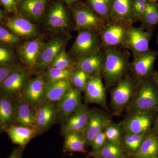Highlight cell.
<instances>
[{
	"instance_id": "obj_1",
	"label": "cell",
	"mask_w": 158,
	"mask_h": 158,
	"mask_svg": "<svg viewBox=\"0 0 158 158\" xmlns=\"http://www.w3.org/2000/svg\"><path fill=\"white\" fill-rule=\"evenodd\" d=\"M105 59L102 76L107 89L114 87L126 76L129 70V56L126 51L118 47L103 48Z\"/></svg>"
},
{
	"instance_id": "obj_2",
	"label": "cell",
	"mask_w": 158,
	"mask_h": 158,
	"mask_svg": "<svg viewBox=\"0 0 158 158\" xmlns=\"http://www.w3.org/2000/svg\"><path fill=\"white\" fill-rule=\"evenodd\" d=\"M129 113H158V87L151 77L137 81L135 93L128 106Z\"/></svg>"
},
{
	"instance_id": "obj_3",
	"label": "cell",
	"mask_w": 158,
	"mask_h": 158,
	"mask_svg": "<svg viewBox=\"0 0 158 158\" xmlns=\"http://www.w3.org/2000/svg\"><path fill=\"white\" fill-rule=\"evenodd\" d=\"M77 31V36L70 51L71 54L76 58L77 60L102 50L98 33L89 30Z\"/></svg>"
},
{
	"instance_id": "obj_4",
	"label": "cell",
	"mask_w": 158,
	"mask_h": 158,
	"mask_svg": "<svg viewBox=\"0 0 158 158\" xmlns=\"http://www.w3.org/2000/svg\"><path fill=\"white\" fill-rule=\"evenodd\" d=\"M137 82L134 77L127 75L112 90L111 106L116 114H119L129 105L134 96Z\"/></svg>"
},
{
	"instance_id": "obj_5",
	"label": "cell",
	"mask_w": 158,
	"mask_h": 158,
	"mask_svg": "<svg viewBox=\"0 0 158 158\" xmlns=\"http://www.w3.org/2000/svg\"><path fill=\"white\" fill-rule=\"evenodd\" d=\"M77 31L89 30L99 33L108 22L99 16L86 4L79 3L71 8Z\"/></svg>"
},
{
	"instance_id": "obj_6",
	"label": "cell",
	"mask_w": 158,
	"mask_h": 158,
	"mask_svg": "<svg viewBox=\"0 0 158 158\" xmlns=\"http://www.w3.org/2000/svg\"><path fill=\"white\" fill-rule=\"evenodd\" d=\"M130 25L120 22L109 21L107 23L99 33L102 48L124 47Z\"/></svg>"
},
{
	"instance_id": "obj_7",
	"label": "cell",
	"mask_w": 158,
	"mask_h": 158,
	"mask_svg": "<svg viewBox=\"0 0 158 158\" xmlns=\"http://www.w3.org/2000/svg\"><path fill=\"white\" fill-rule=\"evenodd\" d=\"M69 38L66 35L63 34L57 35L45 44L37 63L33 69L34 71L38 73H42L48 68L59 53L65 49Z\"/></svg>"
},
{
	"instance_id": "obj_8",
	"label": "cell",
	"mask_w": 158,
	"mask_h": 158,
	"mask_svg": "<svg viewBox=\"0 0 158 158\" xmlns=\"http://www.w3.org/2000/svg\"><path fill=\"white\" fill-rule=\"evenodd\" d=\"M31 73L27 69L19 67L0 84V93L18 99L30 80Z\"/></svg>"
},
{
	"instance_id": "obj_9",
	"label": "cell",
	"mask_w": 158,
	"mask_h": 158,
	"mask_svg": "<svg viewBox=\"0 0 158 158\" xmlns=\"http://www.w3.org/2000/svg\"><path fill=\"white\" fill-rule=\"evenodd\" d=\"M156 115L148 113H129L121 123L123 131L127 134H147L152 130Z\"/></svg>"
},
{
	"instance_id": "obj_10",
	"label": "cell",
	"mask_w": 158,
	"mask_h": 158,
	"mask_svg": "<svg viewBox=\"0 0 158 158\" xmlns=\"http://www.w3.org/2000/svg\"><path fill=\"white\" fill-rule=\"evenodd\" d=\"M153 32L130 25L127 30L125 47L131 51L133 56L149 51V43Z\"/></svg>"
},
{
	"instance_id": "obj_11",
	"label": "cell",
	"mask_w": 158,
	"mask_h": 158,
	"mask_svg": "<svg viewBox=\"0 0 158 158\" xmlns=\"http://www.w3.org/2000/svg\"><path fill=\"white\" fill-rule=\"evenodd\" d=\"M158 56L157 51L150 49L143 53L133 56L134 59L130 63L129 70L136 81L151 77L155 70V63Z\"/></svg>"
},
{
	"instance_id": "obj_12",
	"label": "cell",
	"mask_w": 158,
	"mask_h": 158,
	"mask_svg": "<svg viewBox=\"0 0 158 158\" xmlns=\"http://www.w3.org/2000/svg\"><path fill=\"white\" fill-rule=\"evenodd\" d=\"M46 24L54 32H63L68 28L69 15L62 2L57 1L51 5L47 14Z\"/></svg>"
},
{
	"instance_id": "obj_13",
	"label": "cell",
	"mask_w": 158,
	"mask_h": 158,
	"mask_svg": "<svg viewBox=\"0 0 158 158\" xmlns=\"http://www.w3.org/2000/svg\"><path fill=\"white\" fill-rule=\"evenodd\" d=\"M90 110L88 106L82 104L62 122L61 134L62 136L69 133H83L89 120Z\"/></svg>"
},
{
	"instance_id": "obj_14",
	"label": "cell",
	"mask_w": 158,
	"mask_h": 158,
	"mask_svg": "<svg viewBox=\"0 0 158 158\" xmlns=\"http://www.w3.org/2000/svg\"><path fill=\"white\" fill-rule=\"evenodd\" d=\"M111 123L103 111L96 108L91 109L88 124L83 133L86 145H91L95 136L103 131Z\"/></svg>"
},
{
	"instance_id": "obj_15",
	"label": "cell",
	"mask_w": 158,
	"mask_h": 158,
	"mask_svg": "<svg viewBox=\"0 0 158 158\" xmlns=\"http://www.w3.org/2000/svg\"><path fill=\"white\" fill-rule=\"evenodd\" d=\"M102 78L101 74L89 76L84 91L85 100L89 103L96 104L108 110L106 89Z\"/></svg>"
},
{
	"instance_id": "obj_16",
	"label": "cell",
	"mask_w": 158,
	"mask_h": 158,
	"mask_svg": "<svg viewBox=\"0 0 158 158\" xmlns=\"http://www.w3.org/2000/svg\"><path fill=\"white\" fill-rule=\"evenodd\" d=\"M57 118V105L56 103H42L36 108L35 130L37 135L49 129Z\"/></svg>"
},
{
	"instance_id": "obj_17",
	"label": "cell",
	"mask_w": 158,
	"mask_h": 158,
	"mask_svg": "<svg viewBox=\"0 0 158 158\" xmlns=\"http://www.w3.org/2000/svg\"><path fill=\"white\" fill-rule=\"evenodd\" d=\"M82 105L81 91L71 87L57 102V118L63 121Z\"/></svg>"
},
{
	"instance_id": "obj_18",
	"label": "cell",
	"mask_w": 158,
	"mask_h": 158,
	"mask_svg": "<svg viewBox=\"0 0 158 158\" xmlns=\"http://www.w3.org/2000/svg\"><path fill=\"white\" fill-rule=\"evenodd\" d=\"M17 108V99L0 93V132L15 126Z\"/></svg>"
},
{
	"instance_id": "obj_19",
	"label": "cell",
	"mask_w": 158,
	"mask_h": 158,
	"mask_svg": "<svg viewBox=\"0 0 158 158\" xmlns=\"http://www.w3.org/2000/svg\"><path fill=\"white\" fill-rule=\"evenodd\" d=\"M44 45L42 38L38 37L23 43L19 48L18 54L23 63L33 69Z\"/></svg>"
},
{
	"instance_id": "obj_20",
	"label": "cell",
	"mask_w": 158,
	"mask_h": 158,
	"mask_svg": "<svg viewBox=\"0 0 158 158\" xmlns=\"http://www.w3.org/2000/svg\"><path fill=\"white\" fill-rule=\"evenodd\" d=\"M45 85L42 75L30 79L21 97L26 102L37 108L42 104Z\"/></svg>"
},
{
	"instance_id": "obj_21",
	"label": "cell",
	"mask_w": 158,
	"mask_h": 158,
	"mask_svg": "<svg viewBox=\"0 0 158 158\" xmlns=\"http://www.w3.org/2000/svg\"><path fill=\"white\" fill-rule=\"evenodd\" d=\"M110 21L130 25L136 22L133 0H113Z\"/></svg>"
},
{
	"instance_id": "obj_22",
	"label": "cell",
	"mask_w": 158,
	"mask_h": 158,
	"mask_svg": "<svg viewBox=\"0 0 158 158\" xmlns=\"http://www.w3.org/2000/svg\"><path fill=\"white\" fill-rule=\"evenodd\" d=\"M105 59L104 51L101 50L77 60L76 67L84 71L89 76L101 74Z\"/></svg>"
},
{
	"instance_id": "obj_23",
	"label": "cell",
	"mask_w": 158,
	"mask_h": 158,
	"mask_svg": "<svg viewBox=\"0 0 158 158\" xmlns=\"http://www.w3.org/2000/svg\"><path fill=\"white\" fill-rule=\"evenodd\" d=\"M6 26L9 31L19 38H33L37 36L36 27L24 16L9 19L6 23Z\"/></svg>"
},
{
	"instance_id": "obj_24",
	"label": "cell",
	"mask_w": 158,
	"mask_h": 158,
	"mask_svg": "<svg viewBox=\"0 0 158 158\" xmlns=\"http://www.w3.org/2000/svg\"><path fill=\"white\" fill-rule=\"evenodd\" d=\"M48 0H24L18 4V9L26 18L38 22L43 17Z\"/></svg>"
},
{
	"instance_id": "obj_25",
	"label": "cell",
	"mask_w": 158,
	"mask_h": 158,
	"mask_svg": "<svg viewBox=\"0 0 158 158\" xmlns=\"http://www.w3.org/2000/svg\"><path fill=\"white\" fill-rule=\"evenodd\" d=\"M71 81L59 80L46 84L42 103L57 102L72 87Z\"/></svg>"
},
{
	"instance_id": "obj_26",
	"label": "cell",
	"mask_w": 158,
	"mask_h": 158,
	"mask_svg": "<svg viewBox=\"0 0 158 158\" xmlns=\"http://www.w3.org/2000/svg\"><path fill=\"white\" fill-rule=\"evenodd\" d=\"M36 109V108L26 102L22 98H18L16 121L15 126L26 127L35 130Z\"/></svg>"
},
{
	"instance_id": "obj_27",
	"label": "cell",
	"mask_w": 158,
	"mask_h": 158,
	"mask_svg": "<svg viewBox=\"0 0 158 158\" xmlns=\"http://www.w3.org/2000/svg\"><path fill=\"white\" fill-rule=\"evenodd\" d=\"M136 158H158V135L152 130L145 136L135 152Z\"/></svg>"
},
{
	"instance_id": "obj_28",
	"label": "cell",
	"mask_w": 158,
	"mask_h": 158,
	"mask_svg": "<svg viewBox=\"0 0 158 158\" xmlns=\"http://www.w3.org/2000/svg\"><path fill=\"white\" fill-rule=\"evenodd\" d=\"M6 132L13 143L23 148H24L32 138L37 135L34 129L20 126H14Z\"/></svg>"
},
{
	"instance_id": "obj_29",
	"label": "cell",
	"mask_w": 158,
	"mask_h": 158,
	"mask_svg": "<svg viewBox=\"0 0 158 158\" xmlns=\"http://www.w3.org/2000/svg\"><path fill=\"white\" fill-rule=\"evenodd\" d=\"M63 151L64 152H79L85 153L86 142L83 133L72 132L65 136Z\"/></svg>"
},
{
	"instance_id": "obj_30",
	"label": "cell",
	"mask_w": 158,
	"mask_h": 158,
	"mask_svg": "<svg viewBox=\"0 0 158 158\" xmlns=\"http://www.w3.org/2000/svg\"><path fill=\"white\" fill-rule=\"evenodd\" d=\"M141 27L148 31H153L158 25V4L147 2L142 20Z\"/></svg>"
},
{
	"instance_id": "obj_31",
	"label": "cell",
	"mask_w": 158,
	"mask_h": 158,
	"mask_svg": "<svg viewBox=\"0 0 158 158\" xmlns=\"http://www.w3.org/2000/svg\"><path fill=\"white\" fill-rule=\"evenodd\" d=\"M123 152L120 144L108 141L99 150L90 155L97 158H122Z\"/></svg>"
},
{
	"instance_id": "obj_32",
	"label": "cell",
	"mask_w": 158,
	"mask_h": 158,
	"mask_svg": "<svg viewBox=\"0 0 158 158\" xmlns=\"http://www.w3.org/2000/svg\"><path fill=\"white\" fill-rule=\"evenodd\" d=\"M113 0H86V5L99 16L110 21Z\"/></svg>"
},
{
	"instance_id": "obj_33",
	"label": "cell",
	"mask_w": 158,
	"mask_h": 158,
	"mask_svg": "<svg viewBox=\"0 0 158 158\" xmlns=\"http://www.w3.org/2000/svg\"><path fill=\"white\" fill-rule=\"evenodd\" d=\"M75 68L63 69L48 67L45 74L43 77L46 84L59 80L71 81L73 73Z\"/></svg>"
},
{
	"instance_id": "obj_34",
	"label": "cell",
	"mask_w": 158,
	"mask_h": 158,
	"mask_svg": "<svg viewBox=\"0 0 158 158\" xmlns=\"http://www.w3.org/2000/svg\"><path fill=\"white\" fill-rule=\"evenodd\" d=\"M48 67L63 69L75 68L76 62L71 59L69 55L65 52V49H64L54 59Z\"/></svg>"
},
{
	"instance_id": "obj_35",
	"label": "cell",
	"mask_w": 158,
	"mask_h": 158,
	"mask_svg": "<svg viewBox=\"0 0 158 158\" xmlns=\"http://www.w3.org/2000/svg\"><path fill=\"white\" fill-rule=\"evenodd\" d=\"M147 134L136 135L125 133L123 138V144L127 149L135 152L141 146Z\"/></svg>"
},
{
	"instance_id": "obj_36",
	"label": "cell",
	"mask_w": 158,
	"mask_h": 158,
	"mask_svg": "<svg viewBox=\"0 0 158 158\" xmlns=\"http://www.w3.org/2000/svg\"><path fill=\"white\" fill-rule=\"evenodd\" d=\"M89 77L84 71L76 67L74 69L71 79L73 87L84 92Z\"/></svg>"
},
{
	"instance_id": "obj_37",
	"label": "cell",
	"mask_w": 158,
	"mask_h": 158,
	"mask_svg": "<svg viewBox=\"0 0 158 158\" xmlns=\"http://www.w3.org/2000/svg\"><path fill=\"white\" fill-rule=\"evenodd\" d=\"M107 141L120 144L123 130L121 124L111 123L104 130Z\"/></svg>"
},
{
	"instance_id": "obj_38",
	"label": "cell",
	"mask_w": 158,
	"mask_h": 158,
	"mask_svg": "<svg viewBox=\"0 0 158 158\" xmlns=\"http://www.w3.org/2000/svg\"><path fill=\"white\" fill-rule=\"evenodd\" d=\"M0 41L6 44L14 46L19 44L20 40L11 31L0 27Z\"/></svg>"
},
{
	"instance_id": "obj_39",
	"label": "cell",
	"mask_w": 158,
	"mask_h": 158,
	"mask_svg": "<svg viewBox=\"0 0 158 158\" xmlns=\"http://www.w3.org/2000/svg\"><path fill=\"white\" fill-rule=\"evenodd\" d=\"M14 60L13 52L9 48L0 44V65H13Z\"/></svg>"
},
{
	"instance_id": "obj_40",
	"label": "cell",
	"mask_w": 158,
	"mask_h": 158,
	"mask_svg": "<svg viewBox=\"0 0 158 158\" xmlns=\"http://www.w3.org/2000/svg\"><path fill=\"white\" fill-rule=\"evenodd\" d=\"M147 2L146 0H133L136 21L141 22L146 9Z\"/></svg>"
},
{
	"instance_id": "obj_41",
	"label": "cell",
	"mask_w": 158,
	"mask_h": 158,
	"mask_svg": "<svg viewBox=\"0 0 158 158\" xmlns=\"http://www.w3.org/2000/svg\"><path fill=\"white\" fill-rule=\"evenodd\" d=\"M107 141L106 138L104 131L101 132L98 134L95 138H94L91 143L93 152H96L99 150L105 144Z\"/></svg>"
},
{
	"instance_id": "obj_42",
	"label": "cell",
	"mask_w": 158,
	"mask_h": 158,
	"mask_svg": "<svg viewBox=\"0 0 158 158\" xmlns=\"http://www.w3.org/2000/svg\"><path fill=\"white\" fill-rule=\"evenodd\" d=\"M19 67L14 65H0V84Z\"/></svg>"
},
{
	"instance_id": "obj_43",
	"label": "cell",
	"mask_w": 158,
	"mask_h": 158,
	"mask_svg": "<svg viewBox=\"0 0 158 158\" xmlns=\"http://www.w3.org/2000/svg\"><path fill=\"white\" fill-rule=\"evenodd\" d=\"M6 11L16 13L18 12L17 4L15 0H0Z\"/></svg>"
},
{
	"instance_id": "obj_44",
	"label": "cell",
	"mask_w": 158,
	"mask_h": 158,
	"mask_svg": "<svg viewBox=\"0 0 158 158\" xmlns=\"http://www.w3.org/2000/svg\"><path fill=\"white\" fill-rule=\"evenodd\" d=\"M24 148L19 146L15 148L8 158H22Z\"/></svg>"
},
{
	"instance_id": "obj_45",
	"label": "cell",
	"mask_w": 158,
	"mask_h": 158,
	"mask_svg": "<svg viewBox=\"0 0 158 158\" xmlns=\"http://www.w3.org/2000/svg\"><path fill=\"white\" fill-rule=\"evenodd\" d=\"M152 130L158 135V113L156 115Z\"/></svg>"
},
{
	"instance_id": "obj_46",
	"label": "cell",
	"mask_w": 158,
	"mask_h": 158,
	"mask_svg": "<svg viewBox=\"0 0 158 158\" xmlns=\"http://www.w3.org/2000/svg\"><path fill=\"white\" fill-rule=\"evenodd\" d=\"M151 77L158 87V72L156 70L154 71Z\"/></svg>"
},
{
	"instance_id": "obj_47",
	"label": "cell",
	"mask_w": 158,
	"mask_h": 158,
	"mask_svg": "<svg viewBox=\"0 0 158 158\" xmlns=\"http://www.w3.org/2000/svg\"><path fill=\"white\" fill-rule=\"evenodd\" d=\"M78 0H60V1L62 2L65 3L68 6H71V5H73L74 3L76 2Z\"/></svg>"
},
{
	"instance_id": "obj_48",
	"label": "cell",
	"mask_w": 158,
	"mask_h": 158,
	"mask_svg": "<svg viewBox=\"0 0 158 158\" xmlns=\"http://www.w3.org/2000/svg\"><path fill=\"white\" fill-rule=\"evenodd\" d=\"M4 13L3 11L2 10H0V20L2 19L4 17Z\"/></svg>"
},
{
	"instance_id": "obj_49",
	"label": "cell",
	"mask_w": 158,
	"mask_h": 158,
	"mask_svg": "<svg viewBox=\"0 0 158 158\" xmlns=\"http://www.w3.org/2000/svg\"><path fill=\"white\" fill-rule=\"evenodd\" d=\"M146 1L149 2L155 3L158 2V0H146Z\"/></svg>"
},
{
	"instance_id": "obj_50",
	"label": "cell",
	"mask_w": 158,
	"mask_h": 158,
	"mask_svg": "<svg viewBox=\"0 0 158 158\" xmlns=\"http://www.w3.org/2000/svg\"><path fill=\"white\" fill-rule=\"evenodd\" d=\"M23 1H24V0H15L17 4H19V3L21 2H23Z\"/></svg>"
},
{
	"instance_id": "obj_51",
	"label": "cell",
	"mask_w": 158,
	"mask_h": 158,
	"mask_svg": "<svg viewBox=\"0 0 158 158\" xmlns=\"http://www.w3.org/2000/svg\"><path fill=\"white\" fill-rule=\"evenodd\" d=\"M156 44H158V34L156 36Z\"/></svg>"
}]
</instances>
